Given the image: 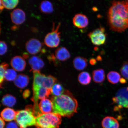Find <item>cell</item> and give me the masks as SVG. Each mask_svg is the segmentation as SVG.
Masks as SVG:
<instances>
[{"instance_id":"obj_13","label":"cell","mask_w":128,"mask_h":128,"mask_svg":"<svg viewBox=\"0 0 128 128\" xmlns=\"http://www.w3.org/2000/svg\"><path fill=\"white\" fill-rule=\"evenodd\" d=\"M32 68L31 71H40L44 66V64L42 59L37 56H33L28 60Z\"/></svg>"},{"instance_id":"obj_2","label":"cell","mask_w":128,"mask_h":128,"mask_svg":"<svg viewBox=\"0 0 128 128\" xmlns=\"http://www.w3.org/2000/svg\"><path fill=\"white\" fill-rule=\"evenodd\" d=\"M53 113L68 118H71L77 113L78 103L72 93L65 90L63 95L52 98Z\"/></svg>"},{"instance_id":"obj_28","label":"cell","mask_w":128,"mask_h":128,"mask_svg":"<svg viewBox=\"0 0 128 128\" xmlns=\"http://www.w3.org/2000/svg\"><path fill=\"white\" fill-rule=\"evenodd\" d=\"M9 65L8 64L6 63H3L1 64L0 66V86L1 88L2 85L4 77V75L6 72L8 68Z\"/></svg>"},{"instance_id":"obj_21","label":"cell","mask_w":128,"mask_h":128,"mask_svg":"<svg viewBox=\"0 0 128 128\" xmlns=\"http://www.w3.org/2000/svg\"><path fill=\"white\" fill-rule=\"evenodd\" d=\"M40 9L42 13L49 14L53 12V6L50 2L45 0L42 2L40 6Z\"/></svg>"},{"instance_id":"obj_33","label":"cell","mask_w":128,"mask_h":128,"mask_svg":"<svg viewBox=\"0 0 128 128\" xmlns=\"http://www.w3.org/2000/svg\"><path fill=\"white\" fill-rule=\"evenodd\" d=\"M0 121V128H4L5 125V123L4 122V120L1 118Z\"/></svg>"},{"instance_id":"obj_34","label":"cell","mask_w":128,"mask_h":128,"mask_svg":"<svg viewBox=\"0 0 128 128\" xmlns=\"http://www.w3.org/2000/svg\"><path fill=\"white\" fill-rule=\"evenodd\" d=\"M0 12L1 13L2 12L3 10L4 9V6H3L1 0L0 1Z\"/></svg>"},{"instance_id":"obj_35","label":"cell","mask_w":128,"mask_h":128,"mask_svg":"<svg viewBox=\"0 0 128 128\" xmlns=\"http://www.w3.org/2000/svg\"><path fill=\"white\" fill-rule=\"evenodd\" d=\"M90 62L91 64L93 65L95 64L96 63V61L94 59H92L90 60Z\"/></svg>"},{"instance_id":"obj_16","label":"cell","mask_w":128,"mask_h":128,"mask_svg":"<svg viewBox=\"0 0 128 128\" xmlns=\"http://www.w3.org/2000/svg\"><path fill=\"white\" fill-rule=\"evenodd\" d=\"M102 126L103 128H119L120 125L116 118L108 116L106 117L102 120Z\"/></svg>"},{"instance_id":"obj_5","label":"cell","mask_w":128,"mask_h":128,"mask_svg":"<svg viewBox=\"0 0 128 128\" xmlns=\"http://www.w3.org/2000/svg\"><path fill=\"white\" fill-rule=\"evenodd\" d=\"M34 82L33 86L46 88L51 90L57 80L54 77L46 76L41 74L40 71H33Z\"/></svg>"},{"instance_id":"obj_12","label":"cell","mask_w":128,"mask_h":128,"mask_svg":"<svg viewBox=\"0 0 128 128\" xmlns=\"http://www.w3.org/2000/svg\"><path fill=\"white\" fill-rule=\"evenodd\" d=\"M11 65L16 71L21 72L25 70L26 63L23 58L17 56L12 58L11 61Z\"/></svg>"},{"instance_id":"obj_27","label":"cell","mask_w":128,"mask_h":128,"mask_svg":"<svg viewBox=\"0 0 128 128\" xmlns=\"http://www.w3.org/2000/svg\"><path fill=\"white\" fill-rule=\"evenodd\" d=\"M17 76V73L15 70L10 69L6 70L4 78L8 81H14L15 80Z\"/></svg>"},{"instance_id":"obj_29","label":"cell","mask_w":128,"mask_h":128,"mask_svg":"<svg viewBox=\"0 0 128 128\" xmlns=\"http://www.w3.org/2000/svg\"><path fill=\"white\" fill-rule=\"evenodd\" d=\"M120 72L123 76L128 80V62L124 64L121 69Z\"/></svg>"},{"instance_id":"obj_7","label":"cell","mask_w":128,"mask_h":128,"mask_svg":"<svg viewBox=\"0 0 128 128\" xmlns=\"http://www.w3.org/2000/svg\"><path fill=\"white\" fill-rule=\"evenodd\" d=\"M112 101L117 105L114 108L115 111L123 108H128V87L120 89Z\"/></svg>"},{"instance_id":"obj_15","label":"cell","mask_w":128,"mask_h":128,"mask_svg":"<svg viewBox=\"0 0 128 128\" xmlns=\"http://www.w3.org/2000/svg\"><path fill=\"white\" fill-rule=\"evenodd\" d=\"M17 112H16L12 109L10 108H4L1 114V118L7 122H11L16 120Z\"/></svg>"},{"instance_id":"obj_10","label":"cell","mask_w":128,"mask_h":128,"mask_svg":"<svg viewBox=\"0 0 128 128\" xmlns=\"http://www.w3.org/2000/svg\"><path fill=\"white\" fill-rule=\"evenodd\" d=\"M10 16L12 23L17 25L23 24L25 22L26 18L25 12L20 9L14 10L11 13Z\"/></svg>"},{"instance_id":"obj_14","label":"cell","mask_w":128,"mask_h":128,"mask_svg":"<svg viewBox=\"0 0 128 128\" xmlns=\"http://www.w3.org/2000/svg\"><path fill=\"white\" fill-rule=\"evenodd\" d=\"M58 60L64 62L71 57V54L68 50L65 47H60L55 51L54 54Z\"/></svg>"},{"instance_id":"obj_19","label":"cell","mask_w":128,"mask_h":128,"mask_svg":"<svg viewBox=\"0 0 128 128\" xmlns=\"http://www.w3.org/2000/svg\"><path fill=\"white\" fill-rule=\"evenodd\" d=\"M74 68L78 71L84 70L88 66V60L84 58L77 57L74 59L73 62Z\"/></svg>"},{"instance_id":"obj_25","label":"cell","mask_w":128,"mask_h":128,"mask_svg":"<svg viewBox=\"0 0 128 128\" xmlns=\"http://www.w3.org/2000/svg\"><path fill=\"white\" fill-rule=\"evenodd\" d=\"M65 90L61 84H56L51 89V94L54 96L58 97L63 95Z\"/></svg>"},{"instance_id":"obj_36","label":"cell","mask_w":128,"mask_h":128,"mask_svg":"<svg viewBox=\"0 0 128 128\" xmlns=\"http://www.w3.org/2000/svg\"><path fill=\"white\" fill-rule=\"evenodd\" d=\"M19 28V27L18 26V25H16L12 27L11 29L12 30H14V31H15V30H17Z\"/></svg>"},{"instance_id":"obj_6","label":"cell","mask_w":128,"mask_h":128,"mask_svg":"<svg viewBox=\"0 0 128 128\" xmlns=\"http://www.w3.org/2000/svg\"><path fill=\"white\" fill-rule=\"evenodd\" d=\"M60 25V23H59L56 28L55 24L53 23L52 31L46 35L44 40V44L47 47L55 48L59 46L60 38V33L59 30Z\"/></svg>"},{"instance_id":"obj_38","label":"cell","mask_w":128,"mask_h":128,"mask_svg":"<svg viewBox=\"0 0 128 128\" xmlns=\"http://www.w3.org/2000/svg\"><path fill=\"white\" fill-rule=\"evenodd\" d=\"M120 82L121 84H124L126 83V80L124 79V78H121Z\"/></svg>"},{"instance_id":"obj_30","label":"cell","mask_w":128,"mask_h":128,"mask_svg":"<svg viewBox=\"0 0 128 128\" xmlns=\"http://www.w3.org/2000/svg\"><path fill=\"white\" fill-rule=\"evenodd\" d=\"M8 46L6 43L4 42L0 41V55L3 56L7 52Z\"/></svg>"},{"instance_id":"obj_22","label":"cell","mask_w":128,"mask_h":128,"mask_svg":"<svg viewBox=\"0 0 128 128\" xmlns=\"http://www.w3.org/2000/svg\"><path fill=\"white\" fill-rule=\"evenodd\" d=\"M78 81L82 85L89 84L92 80V78L90 74L87 72H84L80 73L78 77Z\"/></svg>"},{"instance_id":"obj_3","label":"cell","mask_w":128,"mask_h":128,"mask_svg":"<svg viewBox=\"0 0 128 128\" xmlns=\"http://www.w3.org/2000/svg\"><path fill=\"white\" fill-rule=\"evenodd\" d=\"M62 121V116L53 113L42 114L36 117L38 128H59Z\"/></svg>"},{"instance_id":"obj_17","label":"cell","mask_w":128,"mask_h":128,"mask_svg":"<svg viewBox=\"0 0 128 128\" xmlns=\"http://www.w3.org/2000/svg\"><path fill=\"white\" fill-rule=\"evenodd\" d=\"M40 109L42 114L52 113L53 104L52 101L47 98L42 100L39 105Z\"/></svg>"},{"instance_id":"obj_20","label":"cell","mask_w":128,"mask_h":128,"mask_svg":"<svg viewBox=\"0 0 128 128\" xmlns=\"http://www.w3.org/2000/svg\"><path fill=\"white\" fill-rule=\"evenodd\" d=\"M93 79L96 84L103 82L105 79L104 71L102 69L94 70L92 73Z\"/></svg>"},{"instance_id":"obj_24","label":"cell","mask_w":128,"mask_h":128,"mask_svg":"<svg viewBox=\"0 0 128 128\" xmlns=\"http://www.w3.org/2000/svg\"><path fill=\"white\" fill-rule=\"evenodd\" d=\"M107 78L109 82L113 84H118L121 79V75L118 72L115 71L110 72Z\"/></svg>"},{"instance_id":"obj_18","label":"cell","mask_w":128,"mask_h":128,"mask_svg":"<svg viewBox=\"0 0 128 128\" xmlns=\"http://www.w3.org/2000/svg\"><path fill=\"white\" fill-rule=\"evenodd\" d=\"M29 81L28 76L24 74H20L17 76L14 81V84L17 87L24 89L28 86Z\"/></svg>"},{"instance_id":"obj_9","label":"cell","mask_w":128,"mask_h":128,"mask_svg":"<svg viewBox=\"0 0 128 128\" xmlns=\"http://www.w3.org/2000/svg\"><path fill=\"white\" fill-rule=\"evenodd\" d=\"M42 45L39 40L33 38L28 42L26 45V50L29 53L36 55L39 52L42 48Z\"/></svg>"},{"instance_id":"obj_8","label":"cell","mask_w":128,"mask_h":128,"mask_svg":"<svg viewBox=\"0 0 128 128\" xmlns=\"http://www.w3.org/2000/svg\"><path fill=\"white\" fill-rule=\"evenodd\" d=\"M92 44L94 45L100 46L105 44L106 36L104 28H101L90 32L88 34Z\"/></svg>"},{"instance_id":"obj_1","label":"cell","mask_w":128,"mask_h":128,"mask_svg":"<svg viewBox=\"0 0 128 128\" xmlns=\"http://www.w3.org/2000/svg\"><path fill=\"white\" fill-rule=\"evenodd\" d=\"M109 25L112 31L122 32L128 28V1H114L108 13Z\"/></svg>"},{"instance_id":"obj_39","label":"cell","mask_w":128,"mask_h":128,"mask_svg":"<svg viewBox=\"0 0 128 128\" xmlns=\"http://www.w3.org/2000/svg\"></svg>"},{"instance_id":"obj_4","label":"cell","mask_w":128,"mask_h":128,"mask_svg":"<svg viewBox=\"0 0 128 128\" xmlns=\"http://www.w3.org/2000/svg\"><path fill=\"white\" fill-rule=\"evenodd\" d=\"M16 120L20 128L36 126V117L34 114L33 107L28 106L25 110L18 112Z\"/></svg>"},{"instance_id":"obj_37","label":"cell","mask_w":128,"mask_h":128,"mask_svg":"<svg viewBox=\"0 0 128 128\" xmlns=\"http://www.w3.org/2000/svg\"><path fill=\"white\" fill-rule=\"evenodd\" d=\"M23 57L24 59H28V58L29 56L28 54L26 53H24L23 54Z\"/></svg>"},{"instance_id":"obj_32","label":"cell","mask_w":128,"mask_h":128,"mask_svg":"<svg viewBox=\"0 0 128 128\" xmlns=\"http://www.w3.org/2000/svg\"><path fill=\"white\" fill-rule=\"evenodd\" d=\"M30 92L29 90H26L24 92L23 94V96L24 98L26 99L30 96Z\"/></svg>"},{"instance_id":"obj_11","label":"cell","mask_w":128,"mask_h":128,"mask_svg":"<svg viewBox=\"0 0 128 128\" xmlns=\"http://www.w3.org/2000/svg\"><path fill=\"white\" fill-rule=\"evenodd\" d=\"M73 24L79 28H84L89 24L88 19L86 15L82 14H77L73 20Z\"/></svg>"},{"instance_id":"obj_31","label":"cell","mask_w":128,"mask_h":128,"mask_svg":"<svg viewBox=\"0 0 128 128\" xmlns=\"http://www.w3.org/2000/svg\"><path fill=\"white\" fill-rule=\"evenodd\" d=\"M6 128H18L16 123L15 122H11L8 124Z\"/></svg>"},{"instance_id":"obj_26","label":"cell","mask_w":128,"mask_h":128,"mask_svg":"<svg viewBox=\"0 0 128 128\" xmlns=\"http://www.w3.org/2000/svg\"><path fill=\"white\" fill-rule=\"evenodd\" d=\"M4 8L8 10H12L15 8L18 5V0H2Z\"/></svg>"},{"instance_id":"obj_23","label":"cell","mask_w":128,"mask_h":128,"mask_svg":"<svg viewBox=\"0 0 128 128\" xmlns=\"http://www.w3.org/2000/svg\"><path fill=\"white\" fill-rule=\"evenodd\" d=\"M2 102L3 105L5 106L12 107L16 104V100L13 96L7 95L3 97Z\"/></svg>"}]
</instances>
